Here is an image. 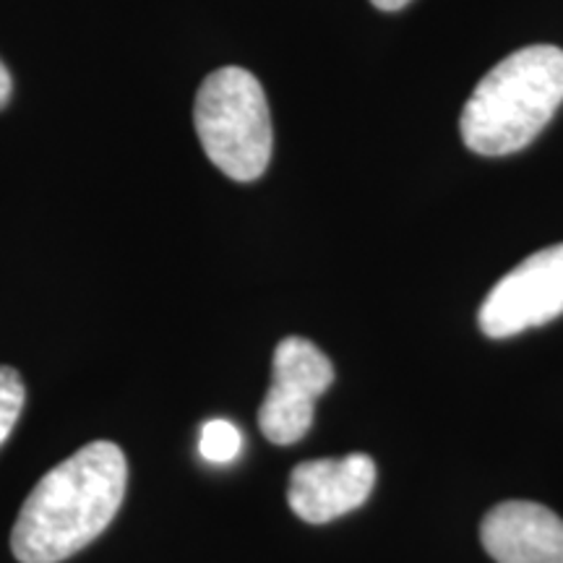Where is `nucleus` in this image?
<instances>
[{"instance_id":"nucleus-8","label":"nucleus","mask_w":563,"mask_h":563,"mask_svg":"<svg viewBox=\"0 0 563 563\" xmlns=\"http://www.w3.org/2000/svg\"><path fill=\"white\" fill-rule=\"evenodd\" d=\"M243 449V435L238 431L235 422L230 420H209L203 422L201 439H199V452L211 464H228L238 460Z\"/></svg>"},{"instance_id":"nucleus-3","label":"nucleus","mask_w":563,"mask_h":563,"mask_svg":"<svg viewBox=\"0 0 563 563\" xmlns=\"http://www.w3.org/2000/svg\"><path fill=\"white\" fill-rule=\"evenodd\" d=\"M201 150L228 178L253 183L266 173L274 150L272 112L251 70L228 66L209 74L194 104Z\"/></svg>"},{"instance_id":"nucleus-5","label":"nucleus","mask_w":563,"mask_h":563,"mask_svg":"<svg viewBox=\"0 0 563 563\" xmlns=\"http://www.w3.org/2000/svg\"><path fill=\"white\" fill-rule=\"evenodd\" d=\"M563 313V243L532 253L488 292L477 323L490 340L522 334Z\"/></svg>"},{"instance_id":"nucleus-11","label":"nucleus","mask_w":563,"mask_h":563,"mask_svg":"<svg viewBox=\"0 0 563 563\" xmlns=\"http://www.w3.org/2000/svg\"><path fill=\"white\" fill-rule=\"evenodd\" d=\"M371 3L382 11H399V9H405L410 0H371Z\"/></svg>"},{"instance_id":"nucleus-4","label":"nucleus","mask_w":563,"mask_h":563,"mask_svg":"<svg viewBox=\"0 0 563 563\" xmlns=\"http://www.w3.org/2000/svg\"><path fill=\"white\" fill-rule=\"evenodd\" d=\"M272 373L258 428L277 446H290L313 428L316 402L334 384V365L311 340L287 336L274 350Z\"/></svg>"},{"instance_id":"nucleus-7","label":"nucleus","mask_w":563,"mask_h":563,"mask_svg":"<svg viewBox=\"0 0 563 563\" xmlns=\"http://www.w3.org/2000/svg\"><path fill=\"white\" fill-rule=\"evenodd\" d=\"M485 553L496 563H563V519L534 501H504L481 525Z\"/></svg>"},{"instance_id":"nucleus-9","label":"nucleus","mask_w":563,"mask_h":563,"mask_svg":"<svg viewBox=\"0 0 563 563\" xmlns=\"http://www.w3.org/2000/svg\"><path fill=\"white\" fill-rule=\"evenodd\" d=\"M24 399L26 389L19 371L0 365V446L9 441L13 428H16L21 410H24Z\"/></svg>"},{"instance_id":"nucleus-6","label":"nucleus","mask_w":563,"mask_h":563,"mask_svg":"<svg viewBox=\"0 0 563 563\" xmlns=\"http://www.w3.org/2000/svg\"><path fill=\"white\" fill-rule=\"evenodd\" d=\"M376 485V462L368 454L300 462L290 473L287 504L308 525H327L361 509Z\"/></svg>"},{"instance_id":"nucleus-10","label":"nucleus","mask_w":563,"mask_h":563,"mask_svg":"<svg viewBox=\"0 0 563 563\" xmlns=\"http://www.w3.org/2000/svg\"><path fill=\"white\" fill-rule=\"evenodd\" d=\"M11 91H13V81H11V74L9 68L3 66V60H0V110L5 108L11 100Z\"/></svg>"},{"instance_id":"nucleus-1","label":"nucleus","mask_w":563,"mask_h":563,"mask_svg":"<svg viewBox=\"0 0 563 563\" xmlns=\"http://www.w3.org/2000/svg\"><path fill=\"white\" fill-rule=\"evenodd\" d=\"M129 488V462L112 441H91L42 475L11 532L19 563H60L108 530Z\"/></svg>"},{"instance_id":"nucleus-2","label":"nucleus","mask_w":563,"mask_h":563,"mask_svg":"<svg viewBox=\"0 0 563 563\" xmlns=\"http://www.w3.org/2000/svg\"><path fill=\"white\" fill-rule=\"evenodd\" d=\"M561 104V47H522L496 63L475 87L462 110V139L483 157L514 154L532 144Z\"/></svg>"}]
</instances>
